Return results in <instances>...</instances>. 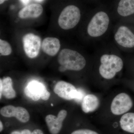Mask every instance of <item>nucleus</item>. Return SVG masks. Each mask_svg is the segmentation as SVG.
Here are the masks:
<instances>
[{
  "instance_id": "f257e3e1",
  "label": "nucleus",
  "mask_w": 134,
  "mask_h": 134,
  "mask_svg": "<svg viewBox=\"0 0 134 134\" xmlns=\"http://www.w3.org/2000/svg\"><path fill=\"white\" fill-rule=\"evenodd\" d=\"M112 22L106 11L99 10L94 12L86 20L84 27L85 36L91 41L103 38L110 31Z\"/></svg>"
},
{
  "instance_id": "f03ea898",
  "label": "nucleus",
  "mask_w": 134,
  "mask_h": 134,
  "mask_svg": "<svg viewBox=\"0 0 134 134\" xmlns=\"http://www.w3.org/2000/svg\"><path fill=\"white\" fill-rule=\"evenodd\" d=\"M99 57V73L104 79H113L122 70L124 63L122 58L117 53L119 49L114 47L102 48Z\"/></svg>"
},
{
  "instance_id": "7ed1b4c3",
  "label": "nucleus",
  "mask_w": 134,
  "mask_h": 134,
  "mask_svg": "<svg viewBox=\"0 0 134 134\" xmlns=\"http://www.w3.org/2000/svg\"><path fill=\"white\" fill-rule=\"evenodd\" d=\"M58 61L60 66V72L66 70L79 71L85 68L86 60L84 55L78 50L71 48H64L59 53Z\"/></svg>"
},
{
  "instance_id": "20e7f679",
  "label": "nucleus",
  "mask_w": 134,
  "mask_h": 134,
  "mask_svg": "<svg viewBox=\"0 0 134 134\" xmlns=\"http://www.w3.org/2000/svg\"><path fill=\"white\" fill-rule=\"evenodd\" d=\"M113 39L119 50H129L134 47V32L124 21H118L114 26Z\"/></svg>"
},
{
  "instance_id": "39448f33",
  "label": "nucleus",
  "mask_w": 134,
  "mask_h": 134,
  "mask_svg": "<svg viewBox=\"0 0 134 134\" xmlns=\"http://www.w3.org/2000/svg\"><path fill=\"white\" fill-rule=\"evenodd\" d=\"M82 14L81 9L74 5L65 7L60 13L58 24L63 30L70 31L76 28L81 21Z\"/></svg>"
},
{
  "instance_id": "423d86ee",
  "label": "nucleus",
  "mask_w": 134,
  "mask_h": 134,
  "mask_svg": "<svg viewBox=\"0 0 134 134\" xmlns=\"http://www.w3.org/2000/svg\"><path fill=\"white\" fill-rule=\"evenodd\" d=\"M22 42L24 51L27 57L34 59L38 56L42 42L39 36L31 32L26 33L23 37Z\"/></svg>"
},
{
  "instance_id": "0eeeda50",
  "label": "nucleus",
  "mask_w": 134,
  "mask_h": 134,
  "mask_svg": "<svg viewBox=\"0 0 134 134\" xmlns=\"http://www.w3.org/2000/svg\"><path fill=\"white\" fill-rule=\"evenodd\" d=\"M133 103L130 96L121 93L114 98L111 104V110L114 115H120L127 112L132 107Z\"/></svg>"
},
{
  "instance_id": "6e6552de",
  "label": "nucleus",
  "mask_w": 134,
  "mask_h": 134,
  "mask_svg": "<svg viewBox=\"0 0 134 134\" xmlns=\"http://www.w3.org/2000/svg\"><path fill=\"white\" fill-rule=\"evenodd\" d=\"M54 91L60 97L68 100L76 99L79 92L71 83L63 81L56 84Z\"/></svg>"
},
{
  "instance_id": "1a4fd4ad",
  "label": "nucleus",
  "mask_w": 134,
  "mask_h": 134,
  "mask_svg": "<svg viewBox=\"0 0 134 134\" xmlns=\"http://www.w3.org/2000/svg\"><path fill=\"white\" fill-rule=\"evenodd\" d=\"M67 115L66 111L63 110L60 111L57 117L51 114L46 116V123L51 134H58L59 133L62 128L63 122Z\"/></svg>"
},
{
  "instance_id": "9d476101",
  "label": "nucleus",
  "mask_w": 134,
  "mask_h": 134,
  "mask_svg": "<svg viewBox=\"0 0 134 134\" xmlns=\"http://www.w3.org/2000/svg\"><path fill=\"white\" fill-rule=\"evenodd\" d=\"M61 46L59 39L55 37H47L42 41L41 50L47 55L53 57L59 52Z\"/></svg>"
},
{
  "instance_id": "9b49d317",
  "label": "nucleus",
  "mask_w": 134,
  "mask_h": 134,
  "mask_svg": "<svg viewBox=\"0 0 134 134\" xmlns=\"http://www.w3.org/2000/svg\"><path fill=\"white\" fill-rule=\"evenodd\" d=\"M116 12L118 21L134 14V0H119Z\"/></svg>"
},
{
  "instance_id": "f8f14e48",
  "label": "nucleus",
  "mask_w": 134,
  "mask_h": 134,
  "mask_svg": "<svg viewBox=\"0 0 134 134\" xmlns=\"http://www.w3.org/2000/svg\"><path fill=\"white\" fill-rule=\"evenodd\" d=\"M43 11L42 5L38 3H32L20 10L18 16L20 19H23L37 18L42 14Z\"/></svg>"
},
{
  "instance_id": "ddd939ff",
  "label": "nucleus",
  "mask_w": 134,
  "mask_h": 134,
  "mask_svg": "<svg viewBox=\"0 0 134 134\" xmlns=\"http://www.w3.org/2000/svg\"><path fill=\"white\" fill-rule=\"evenodd\" d=\"M46 89L43 84L37 81H32L25 87L24 92L28 97L37 101L41 98L42 93Z\"/></svg>"
},
{
  "instance_id": "4468645a",
  "label": "nucleus",
  "mask_w": 134,
  "mask_h": 134,
  "mask_svg": "<svg viewBox=\"0 0 134 134\" xmlns=\"http://www.w3.org/2000/svg\"><path fill=\"white\" fill-rule=\"evenodd\" d=\"M99 105L98 98L93 94H88L85 96L82 103V109L87 113L96 111Z\"/></svg>"
},
{
  "instance_id": "2eb2a0df",
  "label": "nucleus",
  "mask_w": 134,
  "mask_h": 134,
  "mask_svg": "<svg viewBox=\"0 0 134 134\" xmlns=\"http://www.w3.org/2000/svg\"><path fill=\"white\" fill-rule=\"evenodd\" d=\"M121 129L126 132L134 133V113H127L120 120Z\"/></svg>"
},
{
  "instance_id": "dca6fc26",
  "label": "nucleus",
  "mask_w": 134,
  "mask_h": 134,
  "mask_svg": "<svg viewBox=\"0 0 134 134\" xmlns=\"http://www.w3.org/2000/svg\"><path fill=\"white\" fill-rule=\"evenodd\" d=\"M2 94L6 98L12 99L16 96V92L12 87V81L9 77H4L2 80Z\"/></svg>"
},
{
  "instance_id": "f3484780",
  "label": "nucleus",
  "mask_w": 134,
  "mask_h": 134,
  "mask_svg": "<svg viewBox=\"0 0 134 134\" xmlns=\"http://www.w3.org/2000/svg\"><path fill=\"white\" fill-rule=\"evenodd\" d=\"M15 117L21 122L25 123L28 122L30 119V115L27 110L21 107H16Z\"/></svg>"
},
{
  "instance_id": "a211bd4d",
  "label": "nucleus",
  "mask_w": 134,
  "mask_h": 134,
  "mask_svg": "<svg viewBox=\"0 0 134 134\" xmlns=\"http://www.w3.org/2000/svg\"><path fill=\"white\" fill-rule=\"evenodd\" d=\"M12 48L10 44L4 40L0 39V54L1 56L10 55L12 52Z\"/></svg>"
},
{
  "instance_id": "6ab92c4d",
  "label": "nucleus",
  "mask_w": 134,
  "mask_h": 134,
  "mask_svg": "<svg viewBox=\"0 0 134 134\" xmlns=\"http://www.w3.org/2000/svg\"><path fill=\"white\" fill-rule=\"evenodd\" d=\"M16 107L12 105L6 106L1 108L0 113L3 117H15Z\"/></svg>"
},
{
  "instance_id": "aec40b11",
  "label": "nucleus",
  "mask_w": 134,
  "mask_h": 134,
  "mask_svg": "<svg viewBox=\"0 0 134 134\" xmlns=\"http://www.w3.org/2000/svg\"><path fill=\"white\" fill-rule=\"evenodd\" d=\"M71 134H99L95 131L89 129H80L72 132Z\"/></svg>"
},
{
  "instance_id": "412c9836",
  "label": "nucleus",
  "mask_w": 134,
  "mask_h": 134,
  "mask_svg": "<svg viewBox=\"0 0 134 134\" xmlns=\"http://www.w3.org/2000/svg\"><path fill=\"white\" fill-rule=\"evenodd\" d=\"M31 132L29 129H24L21 131H14L10 134H31Z\"/></svg>"
},
{
  "instance_id": "4be33fe9",
  "label": "nucleus",
  "mask_w": 134,
  "mask_h": 134,
  "mask_svg": "<svg viewBox=\"0 0 134 134\" xmlns=\"http://www.w3.org/2000/svg\"><path fill=\"white\" fill-rule=\"evenodd\" d=\"M31 134H44V133L40 130L36 129L34 130Z\"/></svg>"
},
{
  "instance_id": "5701e85b",
  "label": "nucleus",
  "mask_w": 134,
  "mask_h": 134,
  "mask_svg": "<svg viewBox=\"0 0 134 134\" xmlns=\"http://www.w3.org/2000/svg\"><path fill=\"white\" fill-rule=\"evenodd\" d=\"M0 98H1L2 95V80L1 79L0 80Z\"/></svg>"
},
{
  "instance_id": "b1692460",
  "label": "nucleus",
  "mask_w": 134,
  "mask_h": 134,
  "mask_svg": "<svg viewBox=\"0 0 134 134\" xmlns=\"http://www.w3.org/2000/svg\"><path fill=\"white\" fill-rule=\"evenodd\" d=\"M20 1L24 5H27L30 2V0H20Z\"/></svg>"
},
{
  "instance_id": "393cba45",
  "label": "nucleus",
  "mask_w": 134,
  "mask_h": 134,
  "mask_svg": "<svg viewBox=\"0 0 134 134\" xmlns=\"http://www.w3.org/2000/svg\"><path fill=\"white\" fill-rule=\"evenodd\" d=\"M3 129V125L1 121H0V132H1Z\"/></svg>"
},
{
  "instance_id": "a878e982",
  "label": "nucleus",
  "mask_w": 134,
  "mask_h": 134,
  "mask_svg": "<svg viewBox=\"0 0 134 134\" xmlns=\"http://www.w3.org/2000/svg\"><path fill=\"white\" fill-rule=\"evenodd\" d=\"M5 1H6V0H0V4H1V5L4 3Z\"/></svg>"
},
{
  "instance_id": "bb28decb",
  "label": "nucleus",
  "mask_w": 134,
  "mask_h": 134,
  "mask_svg": "<svg viewBox=\"0 0 134 134\" xmlns=\"http://www.w3.org/2000/svg\"><path fill=\"white\" fill-rule=\"evenodd\" d=\"M36 1H38V2H41V1H43V0H36Z\"/></svg>"
}]
</instances>
